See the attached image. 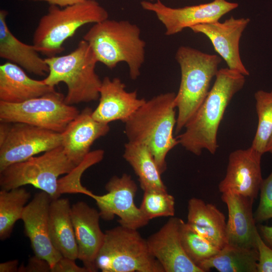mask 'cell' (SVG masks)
I'll list each match as a JSON object with an SVG mask.
<instances>
[{
    "label": "cell",
    "instance_id": "6da1fadb",
    "mask_svg": "<svg viewBox=\"0 0 272 272\" xmlns=\"http://www.w3.org/2000/svg\"><path fill=\"white\" fill-rule=\"evenodd\" d=\"M245 76L228 68L219 69L204 101L176 139L179 144L199 156L203 150L214 154L220 124L231 99L243 87Z\"/></svg>",
    "mask_w": 272,
    "mask_h": 272
},
{
    "label": "cell",
    "instance_id": "7a4b0ae2",
    "mask_svg": "<svg viewBox=\"0 0 272 272\" xmlns=\"http://www.w3.org/2000/svg\"><path fill=\"white\" fill-rule=\"evenodd\" d=\"M175 95L168 92L146 100L124 122L128 141L146 146L161 174L167 169L168 153L179 144L173 135L177 118Z\"/></svg>",
    "mask_w": 272,
    "mask_h": 272
},
{
    "label": "cell",
    "instance_id": "3957f363",
    "mask_svg": "<svg viewBox=\"0 0 272 272\" xmlns=\"http://www.w3.org/2000/svg\"><path fill=\"white\" fill-rule=\"evenodd\" d=\"M140 28L131 22L108 19L95 23L83 37L98 62L112 69L125 62L132 80L141 75L145 60L146 42Z\"/></svg>",
    "mask_w": 272,
    "mask_h": 272
},
{
    "label": "cell",
    "instance_id": "277c9868",
    "mask_svg": "<svg viewBox=\"0 0 272 272\" xmlns=\"http://www.w3.org/2000/svg\"><path fill=\"white\" fill-rule=\"evenodd\" d=\"M175 59L181 72V80L174 103L178 113L175 130L180 132L194 114L210 90L222 58L187 46L176 51Z\"/></svg>",
    "mask_w": 272,
    "mask_h": 272
},
{
    "label": "cell",
    "instance_id": "5b68a950",
    "mask_svg": "<svg viewBox=\"0 0 272 272\" xmlns=\"http://www.w3.org/2000/svg\"><path fill=\"white\" fill-rule=\"evenodd\" d=\"M45 60L49 72L43 81L53 88L64 83L67 88L65 103L73 105L99 99L102 80L95 71L98 61L85 40H81L70 53L47 57Z\"/></svg>",
    "mask_w": 272,
    "mask_h": 272
},
{
    "label": "cell",
    "instance_id": "8992f818",
    "mask_svg": "<svg viewBox=\"0 0 272 272\" xmlns=\"http://www.w3.org/2000/svg\"><path fill=\"white\" fill-rule=\"evenodd\" d=\"M107 10L95 0L63 8L50 5L47 13L40 19L33 36V45L47 57L63 51L65 41L84 25L108 19Z\"/></svg>",
    "mask_w": 272,
    "mask_h": 272
},
{
    "label": "cell",
    "instance_id": "52a82bcc",
    "mask_svg": "<svg viewBox=\"0 0 272 272\" xmlns=\"http://www.w3.org/2000/svg\"><path fill=\"white\" fill-rule=\"evenodd\" d=\"M96 266L102 272H165L137 229L120 225L105 231Z\"/></svg>",
    "mask_w": 272,
    "mask_h": 272
},
{
    "label": "cell",
    "instance_id": "ba28073f",
    "mask_svg": "<svg viewBox=\"0 0 272 272\" xmlns=\"http://www.w3.org/2000/svg\"><path fill=\"white\" fill-rule=\"evenodd\" d=\"M76 166L60 146L0 171L1 189L31 185L47 193L52 199L57 198L61 195L58 177L69 173Z\"/></svg>",
    "mask_w": 272,
    "mask_h": 272
},
{
    "label": "cell",
    "instance_id": "9c48e42d",
    "mask_svg": "<svg viewBox=\"0 0 272 272\" xmlns=\"http://www.w3.org/2000/svg\"><path fill=\"white\" fill-rule=\"evenodd\" d=\"M56 90L19 103L0 101V121L21 122L62 132L80 113Z\"/></svg>",
    "mask_w": 272,
    "mask_h": 272
},
{
    "label": "cell",
    "instance_id": "30bf717a",
    "mask_svg": "<svg viewBox=\"0 0 272 272\" xmlns=\"http://www.w3.org/2000/svg\"><path fill=\"white\" fill-rule=\"evenodd\" d=\"M61 144V133L25 123L1 122L0 171Z\"/></svg>",
    "mask_w": 272,
    "mask_h": 272
},
{
    "label": "cell",
    "instance_id": "8fae6325",
    "mask_svg": "<svg viewBox=\"0 0 272 272\" xmlns=\"http://www.w3.org/2000/svg\"><path fill=\"white\" fill-rule=\"evenodd\" d=\"M105 189L106 194L93 193L91 196L96 202L101 218L110 221L117 216L120 225L137 230L149 223L150 220L134 203L138 186L129 175L113 176L106 184Z\"/></svg>",
    "mask_w": 272,
    "mask_h": 272
},
{
    "label": "cell",
    "instance_id": "7c38bea8",
    "mask_svg": "<svg viewBox=\"0 0 272 272\" xmlns=\"http://www.w3.org/2000/svg\"><path fill=\"white\" fill-rule=\"evenodd\" d=\"M141 5L144 10L156 15L164 26L165 34L168 36L197 25L219 21L223 16L238 7L237 3L226 0H213L208 3L178 8L167 6L160 0L143 1Z\"/></svg>",
    "mask_w": 272,
    "mask_h": 272
},
{
    "label": "cell",
    "instance_id": "4fadbf2b",
    "mask_svg": "<svg viewBox=\"0 0 272 272\" xmlns=\"http://www.w3.org/2000/svg\"><path fill=\"white\" fill-rule=\"evenodd\" d=\"M262 155L252 147L231 152L226 174L219 184V191H231L255 199L263 180Z\"/></svg>",
    "mask_w": 272,
    "mask_h": 272
},
{
    "label": "cell",
    "instance_id": "5bb4252c",
    "mask_svg": "<svg viewBox=\"0 0 272 272\" xmlns=\"http://www.w3.org/2000/svg\"><path fill=\"white\" fill-rule=\"evenodd\" d=\"M51 199L43 191L36 193L25 207L21 218L34 255L47 261L51 268L62 256L53 246L49 234V210Z\"/></svg>",
    "mask_w": 272,
    "mask_h": 272
},
{
    "label": "cell",
    "instance_id": "9a60e30c",
    "mask_svg": "<svg viewBox=\"0 0 272 272\" xmlns=\"http://www.w3.org/2000/svg\"><path fill=\"white\" fill-rule=\"evenodd\" d=\"M249 22V18L231 17L223 22L199 24L190 29L194 33L202 34L208 38L215 51L225 61L229 69L248 76L249 72L240 55L239 42Z\"/></svg>",
    "mask_w": 272,
    "mask_h": 272
},
{
    "label": "cell",
    "instance_id": "2e32d148",
    "mask_svg": "<svg viewBox=\"0 0 272 272\" xmlns=\"http://www.w3.org/2000/svg\"><path fill=\"white\" fill-rule=\"evenodd\" d=\"M181 219L171 217L146 239L149 250L165 272H203L186 254L181 243Z\"/></svg>",
    "mask_w": 272,
    "mask_h": 272
},
{
    "label": "cell",
    "instance_id": "e0dca14e",
    "mask_svg": "<svg viewBox=\"0 0 272 272\" xmlns=\"http://www.w3.org/2000/svg\"><path fill=\"white\" fill-rule=\"evenodd\" d=\"M71 214L78 246V259L89 272L97 271L96 259L105 237L100 226L99 212L80 201L71 206Z\"/></svg>",
    "mask_w": 272,
    "mask_h": 272
},
{
    "label": "cell",
    "instance_id": "ac0fdd59",
    "mask_svg": "<svg viewBox=\"0 0 272 272\" xmlns=\"http://www.w3.org/2000/svg\"><path fill=\"white\" fill-rule=\"evenodd\" d=\"M125 88L118 78H104L99 104L92 112L93 118L108 124L116 120L125 122L146 101L138 98L137 91L127 92Z\"/></svg>",
    "mask_w": 272,
    "mask_h": 272
},
{
    "label": "cell",
    "instance_id": "d6986e66",
    "mask_svg": "<svg viewBox=\"0 0 272 272\" xmlns=\"http://www.w3.org/2000/svg\"><path fill=\"white\" fill-rule=\"evenodd\" d=\"M93 110L86 107L67 125L61 133L64 153L76 166L89 154L94 142L106 135L110 130L108 123L100 122L92 117Z\"/></svg>",
    "mask_w": 272,
    "mask_h": 272
},
{
    "label": "cell",
    "instance_id": "ffe728a7",
    "mask_svg": "<svg viewBox=\"0 0 272 272\" xmlns=\"http://www.w3.org/2000/svg\"><path fill=\"white\" fill-rule=\"evenodd\" d=\"M222 193L221 199L228 212L226 229L228 244L256 249L258 232L252 212L255 199L231 191Z\"/></svg>",
    "mask_w": 272,
    "mask_h": 272
},
{
    "label": "cell",
    "instance_id": "44dd1931",
    "mask_svg": "<svg viewBox=\"0 0 272 272\" xmlns=\"http://www.w3.org/2000/svg\"><path fill=\"white\" fill-rule=\"evenodd\" d=\"M55 90L43 80L30 78L16 64L7 62L0 65V101L19 103Z\"/></svg>",
    "mask_w": 272,
    "mask_h": 272
},
{
    "label": "cell",
    "instance_id": "7402d4cb",
    "mask_svg": "<svg viewBox=\"0 0 272 272\" xmlns=\"http://www.w3.org/2000/svg\"><path fill=\"white\" fill-rule=\"evenodd\" d=\"M186 223L219 249L228 244L224 214L212 203L192 197L188 201Z\"/></svg>",
    "mask_w": 272,
    "mask_h": 272
},
{
    "label": "cell",
    "instance_id": "603a6c76",
    "mask_svg": "<svg viewBox=\"0 0 272 272\" xmlns=\"http://www.w3.org/2000/svg\"><path fill=\"white\" fill-rule=\"evenodd\" d=\"M8 12L0 11V56L39 76L49 72L45 58H42L34 45L19 40L9 29L7 23Z\"/></svg>",
    "mask_w": 272,
    "mask_h": 272
},
{
    "label": "cell",
    "instance_id": "cb8c5ba5",
    "mask_svg": "<svg viewBox=\"0 0 272 272\" xmlns=\"http://www.w3.org/2000/svg\"><path fill=\"white\" fill-rule=\"evenodd\" d=\"M67 198L51 199L49 210V229L52 243L63 257L78 259V246Z\"/></svg>",
    "mask_w": 272,
    "mask_h": 272
},
{
    "label": "cell",
    "instance_id": "d4e9b609",
    "mask_svg": "<svg viewBox=\"0 0 272 272\" xmlns=\"http://www.w3.org/2000/svg\"><path fill=\"white\" fill-rule=\"evenodd\" d=\"M123 157L138 176L144 191H167L161 179L162 174L146 146L128 141L124 145Z\"/></svg>",
    "mask_w": 272,
    "mask_h": 272
},
{
    "label": "cell",
    "instance_id": "484cf974",
    "mask_svg": "<svg viewBox=\"0 0 272 272\" xmlns=\"http://www.w3.org/2000/svg\"><path fill=\"white\" fill-rule=\"evenodd\" d=\"M258 260L256 249L228 244L199 267L203 272L209 271L212 268L220 272H257Z\"/></svg>",
    "mask_w": 272,
    "mask_h": 272
},
{
    "label": "cell",
    "instance_id": "4316f807",
    "mask_svg": "<svg viewBox=\"0 0 272 272\" xmlns=\"http://www.w3.org/2000/svg\"><path fill=\"white\" fill-rule=\"evenodd\" d=\"M31 193L24 187L0 191V239L10 237L16 222L21 220L25 207Z\"/></svg>",
    "mask_w": 272,
    "mask_h": 272
},
{
    "label": "cell",
    "instance_id": "83f0119b",
    "mask_svg": "<svg viewBox=\"0 0 272 272\" xmlns=\"http://www.w3.org/2000/svg\"><path fill=\"white\" fill-rule=\"evenodd\" d=\"M254 98L258 124L251 147L263 155L272 134V90H258Z\"/></svg>",
    "mask_w": 272,
    "mask_h": 272
},
{
    "label": "cell",
    "instance_id": "f1b7e54d",
    "mask_svg": "<svg viewBox=\"0 0 272 272\" xmlns=\"http://www.w3.org/2000/svg\"><path fill=\"white\" fill-rule=\"evenodd\" d=\"M179 233L183 247L190 259L199 267L220 249L199 235L181 219Z\"/></svg>",
    "mask_w": 272,
    "mask_h": 272
},
{
    "label": "cell",
    "instance_id": "f546056e",
    "mask_svg": "<svg viewBox=\"0 0 272 272\" xmlns=\"http://www.w3.org/2000/svg\"><path fill=\"white\" fill-rule=\"evenodd\" d=\"M144 191L140 208L148 219L174 216L175 198L167 191Z\"/></svg>",
    "mask_w": 272,
    "mask_h": 272
},
{
    "label": "cell",
    "instance_id": "4dcf8cb0",
    "mask_svg": "<svg viewBox=\"0 0 272 272\" xmlns=\"http://www.w3.org/2000/svg\"><path fill=\"white\" fill-rule=\"evenodd\" d=\"M104 155V151L101 149L90 152L83 162L67 174V176L58 179L60 193L79 192L91 197L93 193L81 185L80 177L86 169L100 162Z\"/></svg>",
    "mask_w": 272,
    "mask_h": 272
},
{
    "label": "cell",
    "instance_id": "1f68e13d",
    "mask_svg": "<svg viewBox=\"0 0 272 272\" xmlns=\"http://www.w3.org/2000/svg\"><path fill=\"white\" fill-rule=\"evenodd\" d=\"M259 192V203L253 214L257 223L272 219V170L267 178L263 179Z\"/></svg>",
    "mask_w": 272,
    "mask_h": 272
},
{
    "label": "cell",
    "instance_id": "d6a6232c",
    "mask_svg": "<svg viewBox=\"0 0 272 272\" xmlns=\"http://www.w3.org/2000/svg\"><path fill=\"white\" fill-rule=\"evenodd\" d=\"M256 245L258 252L257 272H272V248L265 243L259 233L256 238Z\"/></svg>",
    "mask_w": 272,
    "mask_h": 272
},
{
    "label": "cell",
    "instance_id": "836d02e7",
    "mask_svg": "<svg viewBox=\"0 0 272 272\" xmlns=\"http://www.w3.org/2000/svg\"><path fill=\"white\" fill-rule=\"evenodd\" d=\"M51 268L49 263L45 260L34 256L29 258L28 264L19 267V272H50Z\"/></svg>",
    "mask_w": 272,
    "mask_h": 272
},
{
    "label": "cell",
    "instance_id": "e575fe53",
    "mask_svg": "<svg viewBox=\"0 0 272 272\" xmlns=\"http://www.w3.org/2000/svg\"><path fill=\"white\" fill-rule=\"evenodd\" d=\"M51 272H89L84 266H79L75 260L62 256L51 268Z\"/></svg>",
    "mask_w": 272,
    "mask_h": 272
},
{
    "label": "cell",
    "instance_id": "d590c367",
    "mask_svg": "<svg viewBox=\"0 0 272 272\" xmlns=\"http://www.w3.org/2000/svg\"><path fill=\"white\" fill-rule=\"evenodd\" d=\"M35 2H44L48 3L50 5L58 6L60 8H64L82 3L86 0H32Z\"/></svg>",
    "mask_w": 272,
    "mask_h": 272
},
{
    "label": "cell",
    "instance_id": "8d00e7d4",
    "mask_svg": "<svg viewBox=\"0 0 272 272\" xmlns=\"http://www.w3.org/2000/svg\"><path fill=\"white\" fill-rule=\"evenodd\" d=\"M259 230L263 241L272 248V226L260 225Z\"/></svg>",
    "mask_w": 272,
    "mask_h": 272
},
{
    "label": "cell",
    "instance_id": "74e56055",
    "mask_svg": "<svg viewBox=\"0 0 272 272\" xmlns=\"http://www.w3.org/2000/svg\"><path fill=\"white\" fill-rule=\"evenodd\" d=\"M18 260L15 259L1 263L0 272L18 271Z\"/></svg>",
    "mask_w": 272,
    "mask_h": 272
},
{
    "label": "cell",
    "instance_id": "f35d334b",
    "mask_svg": "<svg viewBox=\"0 0 272 272\" xmlns=\"http://www.w3.org/2000/svg\"><path fill=\"white\" fill-rule=\"evenodd\" d=\"M267 152L272 154V134L266 148L265 153Z\"/></svg>",
    "mask_w": 272,
    "mask_h": 272
},
{
    "label": "cell",
    "instance_id": "ab89813d",
    "mask_svg": "<svg viewBox=\"0 0 272 272\" xmlns=\"http://www.w3.org/2000/svg\"><path fill=\"white\" fill-rule=\"evenodd\" d=\"M149 1H150V2H155V1H157L158 0H148Z\"/></svg>",
    "mask_w": 272,
    "mask_h": 272
},
{
    "label": "cell",
    "instance_id": "60d3db41",
    "mask_svg": "<svg viewBox=\"0 0 272 272\" xmlns=\"http://www.w3.org/2000/svg\"><path fill=\"white\" fill-rule=\"evenodd\" d=\"M20 1H23V0H20Z\"/></svg>",
    "mask_w": 272,
    "mask_h": 272
}]
</instances>
